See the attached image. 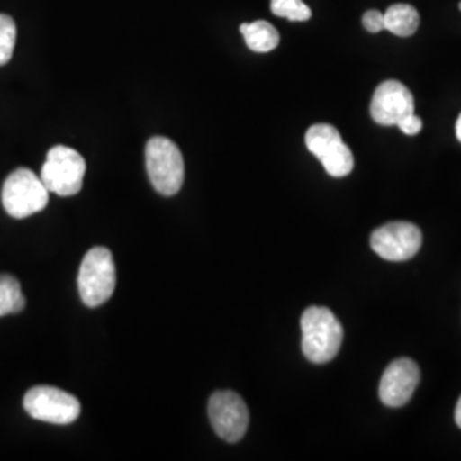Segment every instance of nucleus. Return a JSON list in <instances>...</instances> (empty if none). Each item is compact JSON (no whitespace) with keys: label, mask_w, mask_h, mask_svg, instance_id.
Masks as SVG:
<instances>
[{"label":"nucleus","mask_w":461,"mask_h":461,"mask_svg":"<svg viewBox=\"0 0 461 461\" xmlns=\"http://www.w3.org/2000/svg\"><path fill=\"white\" fill-rule=\"evenodd\" d=\"M303 354L314 364H327L339 354L344 329L329 308L312 306L301 316Z\"/></svg>","instance_id":"nucleus-1"},{"label":"nucleus","mask_w":461,"mask_h":461,"mask_svg":"<svg viewBox=\"0 0 461 461\" xmlns=\"http://www.w3.org/2000/svg\"><path fill=\"white\" fill-rule=\"evenodd\" d=\"M77 285L84 304L89 308H98L113 296L116 268L113 255L108 248H91L84 255Z\"/></svg>","instance_id":"nucleus-2"},{"label":"nucleus","mask_w":461,"mask_h":461,"mask_svg":"<svg viewBox=\"0 0 461 461\" xmlns=\"http://www.w3.org/2000/svg\"><path fill=\"white\" fill-rule=\"evenodd\" d=\"M149 180L156 192L165 197L176 195L185 180V163L180 148L166 139L152 137L146 146Z\"/></svg>","instance_id":"nucleus-3"},{"label":"nucleus","mask_w":461,"mask_h":461,"mask_svg":"<svg viewBox=\"0 0 461 461\" xmlns=\"http://www.w3.org/2000/svg\"><path fill=\"white\" fill-rule=\"evenodd\" d=\"M50 192L32 169L13 171L2 186V205L14 219H26L49 205Z\"/></svg>","instance_id":"nucleus-4"},{"label":"nucleus","mask_w":461,"mask_h":461,"mask_svg":"<svg viewBox=\"0 0 461 461\" xmlns=\"http://www.w3.org/2000/svg\"><path fill=\"white\" fill-rule=\"evenodd\" d=\"M86 161L83 156L67 146H55L49 150L47 161L41 167V182L50 194L72 197L81 192Z\"/></svg>","instance_id":"nucleus-5"},{"label":"nucleus","mask_w":461,"mask_h":461,"mask_svg":"<svg viewBox=\"0 0 461 461\" xmlns=\"http://www.w3.org/2000/svg\"><path fill=\"white\" fill-rule=\"evenodd\" d=\"M306 148L333 178H344L354 169V154L340 132L329 123H316L306 132Z\"/></svg>","instance_id":"nucleus-6"},{"label":"nucleus","mask_w":461,"mask_h":461,"mask_svg":"<svg viewBox=\"0 0 461 461\" xmlns=\"http://www.w3.org/2000/svg\"><path fill=\"white\" fill-rule=\"evenodd\" d=\"M24 411L36 420L67 426L79 419V400L55 386H34L24 395Z\"/></svg>","instance_id":"nucleus-7"},{"label":"nucleus","mask_w":461,"mask_h":461,"mask_svg":"<svg viewBox=\"0 0 461 461\" xmlns=\"http://www.w3.org/2000/svg\"><path fill=\"white\" fill-rule=\"evenodd\" d=\"M422 247V232L412 222H388L371 234L375 253L390 262H407Z\"/></svg>","instance_id":"nucleus-8"},{"label":"nucleus","mask_w":461,"mask_h":461,"mask_svg":"<svg viewBox=\"0 0 461 461\" xmlns=\"http://www.w3.org/2000/svg\"><path fill=\"white\" fill-rule=\"evenodd\" d=\"M209 419L221 439L238 443L247 434L249 412L245 400L238 393L215 392L209 400Z\"/></svg>","instance_id":"nucleus-9"},{"label":"nucleus","mask_w":461,"mask_h":461,"mask_svg":"<svg viewBox=\"0 0 461 461\" xmlns=\"http://www.w3.org/2000/svg\"><path fill=\"white\" fill-rule=\"evenodd\" d=\"M420 381V369L412 359L400 357L390 364L379 381V400L386 407H403L412 400Z\"/></svg>","instance_id":"nucleus-10"},{"label":"nucleus","mask_w":461,"mask_h":461,"mask_svg":"<svg viewBox=\"0 0 461 461\" xmlns=\"http://www.w3.org/2000/svg\"><path fill=\"white\" fill-rule=\"evenodd\" d=\"M412 113L415 101L407 86L398 81L379 84L371 99V116L378 125L392 127Z\"/></svg>","instance_id":"nucleus-11"},{"label":"nucleus","mask_w":461,"mask_h":461,"mask_svg":"<svg viewBox=\"0 0 461 461\" xmlns=\"http://www.w3.org/2000/svg\"><path fill=\"white\" fill-rule=\"evenodd\" d=\"M240 32L245 36L248 49L257 53H267L277 49L279 45V32L267 21H255V23H243Z\"/></svg>","instance_id":"nucleus-12"},{"label":"nucleus","mask_w":461,"mask_h":461,"mask_svg":"<svg viewBox=\"0 0 461 461\" xmlns=\"http://www.w3.org/2000/svg\"><path fill=\"white\" fill-rule=\"evenodd\" d=\"M420 24V16L411 4H395L384 13V30L396 36H412Z\"/></svg>","instance_id":"nucleus-13"},{"label":"nucleus","mask_w":461,"mask_h":461,"mask_svg":"<svg viewBox=\"0 0 461 461\" xmlns=\"http://www.w3.org/2000/svg\"><path fill=\"white\" fill-rule=\"evenodd\" d=\"M26 306L21 284L9 274H0V316L19 313Z\"/></svg>","instance_id":"nucleus-14"},{"label":"nucleus","mask_w":461,"mask_h":461,"mask_svg":"<svg viewBox=\"0 0 461 461\" xmlns=\"http://www.w3.org/2000/svg\"><path fill=\"white\" fill-rule=\"evenodd\" d=\"M16 23L7 14H0V67L9 64L16 47Z\"/></svg>","instance_id":"nucleus-15"},{"label":"nucleus","mask_w":461,"mask_h":461,"mask_svg":"<svg viewBox=\"0 0 461 461\" xmlns=\"http://www.w3.org/2000/svg\"><path fill=\"white\" fill-rule=\"evenodd\" d=\"M270 9L276 16L289 21H308L312 17V9L303 0H270Z\"/></svg>","instance_id":"nucleus-16"},{"label":"nucleus","mask_w":461,"mask_h":461,"mask_svg":"<svg viewBox=\"0 0 461 461\" xmlns=\"http://www.w3.org/2000/svg\"><path fill=\"white\" fill-rule=\"evenodd\" d=\"M363 26L369 33H379L384 30V13L379 11H367L363 16Z\"/></svg>","instance_id":"nucleus-17"},{"label":"nucleus","mask_w":461,"mask_h":461,"mask_svg":"<svg viewBox=\"0 0 461 461\" xmlns=\"http://www.w3.org/2000/svg\"><path fill=\"white\" fill-rule=\"evenodd\" d=\"M396 127L407 135H417L422 131V120L419 116L412 113V115L405 116L402 122L396 123Z\"/></svg>","instance_id":"nucleus-18"},{"label":"nucleus","mask_w":461,"mask_h":461,"mask_svg":"<svg viewBox=\"0 0 461 461\" xmlns=\"http://www.w3.org/2000/svg\"><path fill=\"white\" fill-rule=\"evenodd\" d=\"M455 420H456V426L461 428V396L460 400H458V403H456V411H455Z\"/></svg>","instance_id":"nucleus-19"},{"label":"nucleus","mask_w":461,"mask_h":461,"mask_svg":"<svg viewBox=\"0 0 461 461\" xmlns=\"http://www.w3.org/2000/svg\"><path fill=\"white\" fill-rule=\"evenodd\" d=\"M456 137L461 142V115L458 116V122H456Z\"/></svg>","instance_id":"nucleus-20"},{"label":"nucleus","mask_w":461,"mask_h":461,"mask_svg":"<svg viewBox=\"0 0 461 461\" xmlns=\"http://www.w3.org/2000/svg\"><path fill=\"white\" fill-rule=\"evenodd\" d=\"M460 11H461V2H460Z\"/></svg>","instance_id":"nucleus-21"}]
</instances>
